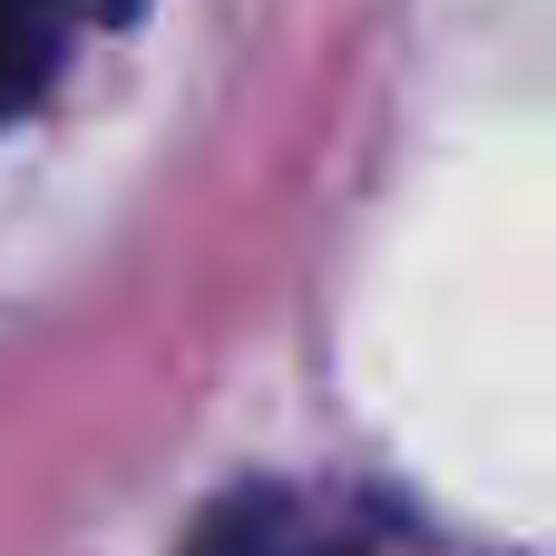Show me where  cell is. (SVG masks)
Instances as JSON below:
<instances>
[{
    "mask_svg": "<svg viewBox=\"0 0 556 556\" xmlns=\"http://www.w3.org/2000/svg\"><path fill=\"white\" fill-rule=\"evenodd\" d=\"M137 0H0V127L59 78L68 39L98 29V20H127Z\"/></svg>",
    "mask_w": 556,
    "mask_h": 556,
    "instance_id": "cell-2",
    "label": "cell"
},
{
    "mask_svg": "<svg viewBox=\"0 0 556 556\" xmlns=\"http://www.w3.org/2000/svg\"><path fill=\"white\" fill-rule=\"evenodd\" d=\"M186 556H371V547H362L323 498L274 489V479H244V489H225V498L195 518Z\"/></svg>",
    "mask_w": 556,
    "mask_h": 556,
    "instance_id": "cell-1",
    "label": "cell"
}]
</instances>
